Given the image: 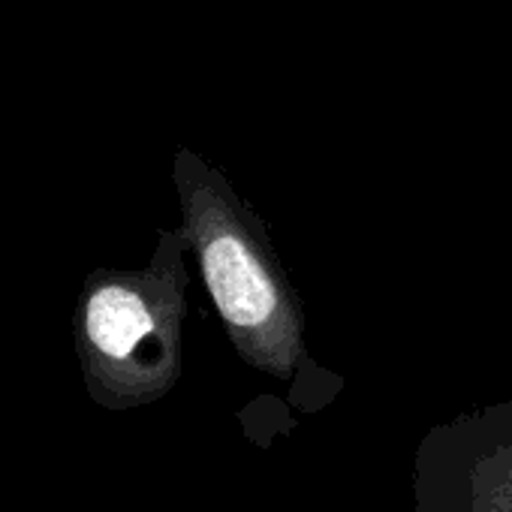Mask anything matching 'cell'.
Returning <instances> with one entry per match:
<instances>
[{
	"mask_svg": "<svg viewBox=\"0 0 512 512\" xmlns=\"http://www.w3.org/2000/svg\"><path fill=\"white\" fill-rule=\"evenodd\" d=\"M190 250L181 226L157 235L142 269H97L73 308V344L88 398L124 413L160 401L181 377Z\"/></svg>",
	"mask_w": 512,
	"mask_h": 512,
	"instance_id": "cell-2",
	"label": "cell"
},
{
	"mask_svg": "<svg viewBox=\"0 0 512 512\" xmlns=\"http://www.w3.org/2000/svg\"><path fill=\"white\" fill-rule=\"evenodd\" d=\"M172 181L181 229L238 359L293 380L305 359V314L263 217L190 148L175 151Z\"/></svg>",
	"mask_w": 512,
	"mask_h": 512,
	"instance_id": "cell-1",
	"label": "cell"
}]
</instances>
